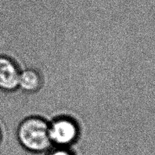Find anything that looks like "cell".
Listing matches in <instances>:
<instances>
[{
  "instance_id": "277c9868",
  "label": "cell",
  "mask_w": 155,
  "mask_h": 155,
  "mask_svg": "<svg viewBox=\"0 0 155 155\" xmlns=\"http://www.w3.org/2000/svg\"><path fill=\"white\" fill-rule=\"evenodd\" d=\"M42 86V78L37 71L31 68L21 71L18 89L27 94L36 93Z\"/></svg>"
},
{
  "instance_id": "5b68a950",
  "label": "cell",
  "mask_w": 155,
  "mask_h": 155,
  "mask_svg": "<svg viewBox=\"0 0 155 155\" xmlns=\"http://www.w3.org/2000/svg\"><path fill=\"white\" fill-rule=\"evenodd\" d=\"M43 155H77L74 149L66 147L52 146Z\"/></svg>"
},
{
  "instance_id": "7a4b0ae2",
  "label": "cell",
  "mask_w": 155,
  "mask_h": 155,
  "mask_svg": "<svg viewBox=\"0 0 155 155\" xmlns=\"http://www.w3.org/2000/svg\"><path fill=\"white\" fill-rule=\"evenodd\" d=\"M48 134L53 146L72 148L80 138V127L71 117H58L48 123Z\"/></svg>"
},
{
  "instance_id": "6da1fadb",
  "label": "cell",
  "mask_w": 155,
  "mask_h": 155,
  "mask_svg": "<svg viewBox=\"0 0 155 155\" xmlns=\"http://www.w3.org/2000/svg\"><path fill=\"white\" fill-rule=\"evenodd\" d=\"M17 137L21 146L33 154H43L53 146L48 134V122L39 117H30L20 124Z\"/></svg>"
},
{
  "instance_id": "3957f363",
  "label": "cell",
  "mask_w": 155,
  "mask_h": 155,
  "mask_svg": "<svg viewBox=\"0 0 155 155\" xmlns=\"http://www.w3.org/2000/svg\"><path fill=\"white\" fill-rule=\"evenodd\" d=\"M21 70L12 59L0 56V89L14 91L18 88Z\"/></svg>"
},
{
  "instance_id": "8992f818",
  "label": "cell",
  "mask_w": 155,
  "mask_h": 155,
  "mask_svg": "<svg viewBox=\"0 0 155 155\" xmlns=\"http://www.w3.org/2000/svg\"><path fill=\"white\" fill-rule=\"evenodd\" d=\"M2 140V135H1V132H0V142H1Z\"/></svg>"
}]
</instances>
